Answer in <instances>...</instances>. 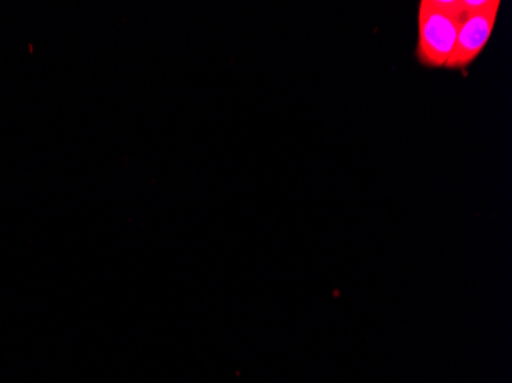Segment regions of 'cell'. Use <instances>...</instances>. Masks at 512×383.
I'll return each mask as SVG.
<instances>
[{"label":"cell","mask_w":512,"mask_h":383,"mask_svg":"<svg viewBox=\"0 0 512 383\" xmlns=\"http://www.w3.org/2000/svg\"><path fill=\"white\" fill-rule=\"evenodd\" d=\"M493 0H460V8H462L463 14L480 13L485 8L490 7Z\"/></svg>","instance_id":"cell-3"},{"label":"cell","mask_w":512,"mask_h":383,"mask_svg":"<svg viewBox=\"0 0 512 383\" xmlns=\"http://www.w3.org/2000/svg\"><path fill=\"white\" fill-rule=\"evenodd\" d=\"M500 5V0H493L490 7L480 13L463 17L457 33L456 48L447 63L448 69H467L482 54L493 36Z\"/></svg>","instance_id":"cell-2"},{"label":"cell","mask_w":512,"mask_h":383,"mask_svg":"<svg viewBox=\"0 0 512 383\" xmlns=\"http://www.w3.org/2000/svg\"><path fill=\"white\" fill-rule=\"evenodd\" d=\"M463 14L460 0H422L417 13L416 57L427 68H447Z\"/></svg>","instance_id":"cell-1"}]
</instances>
